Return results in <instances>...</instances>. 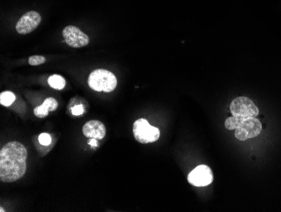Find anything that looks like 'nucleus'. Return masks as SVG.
Wrapping results in <instances>:
<instances>
[{
	"label": "nucleus",
	"mask_w": 281,
	"mask_h": 212,
	"mask_svg": "<svg viewBox=\"0 0 281 212\" xmlns=\"http://www.w3.org/2000/svg\"><path fill=\"white\" fill-rule=\"evenodd\" d=\"M27 150L22 144L12 141L0 152V180L12 183L22 178L26 172Z\"/></svg>",
	"instance_id": "f257e3e1"
},
{
	"label": "nucleus",
	"mask_w": 281,
	"mask_h": 212,
	"mask_svg": "<svg viewBox=\"0 0 281 212\" xmlns=\"http://www.w3.org/2000/svg\"><path fill=\"white\" fill-rule=\"evenodd\" d=\"M88 86L96 92H111L116 89L117 79L113 73L106 69H95L88 77Z\"/></svg>",
	"instance_id": "f03ea898"
},
{
	"label": "nucleus",
	"mask_w": 281,
	"mask_h": 212,
	"mask_svg": "<svg viewBox=\"0 0 281 212\" xmlns=\"http://www.w3.org/2000/svg\"><path fill=\"white\" fill-rule=\"evenodd\" d=\"M132 131L136 141L142 144L154 143L160 137V130L150 125L144 118H140L133 123Z\"/></svg>",
	"instance_id": "7ed1b4c3"
},
{
	"label": "nucleus",
	"mask_w": 281,
	"mask_h": 212,
	"mask_svg": "<svg viewBox=\"0 0 281 212\" xmlns=\"http://www.w3.org/2000/svg\"><path fill=\"white\" fill-rule=\"evenodd\" d=\"M230 111L233 116L242 118H256L259 115V108L253 101L247 97H239L232 102Z\"/></svg>",
	"instance_id": "20e7f679"
},
{
	"label": "nucleus",
	"mask_w": 281,
	"mask_h": 212,
	"mask_svg": "<svg viewBox=\"0 0 281 212\" xmlns=\"http://www.w3.org/2000/svg\"><path fill=\"white\" fill-rule=\"evenodd\" d=\"M262 124L256 118H246L235 129V137L239 141H247L251 138L257 137L261 133Z\"/></svg>",
	"instance_id": "39448f33"
},
{
	"label": "nucleus",
	"mask_w": 281,
	"mask_h": 212,
	"mask_svg": "<svg viewBox=\"0 0 281 212\" xmlns=\"http://www.w3.org/2000/svg\"><path fill=\"white\" fill-rule=\"evenodd\" d=\"M212 171L206 165L196 166L188 175V181L190 184L196 187H204L210 185L213 182Z\"/></svg>",
	"instance_id": "423d86ee"
},
{
	"label": "nucleus",
	"mask_w": 281,
	"mask_h": 212,
	"mask_svg": "<svg viewBox=\"0 0 281 212\" xmlns=\"http://www.w3.org/2000/svg\"><path fill=\"white\" fill-rule=\"evenodd\" d=\"M63 36L68 46L74 49L87 46L89 43L88 36L76 26H66L65 28L63 29Z\"/></svg>",
	"instance_id": "0eeeda50"
},
{
	"label": "nucleus",
	"mask_w": 281,
	"mask_h": 212,
	"mask_svg": "<svg viewBox=\"0 0 281 212\" xmlns=\"http://www.w3.org/2000/svg\"><path fill=\"white\" fill-rule=\"evenodd\" d=\"M41 17L36 11H29L23 14L16 24V31L19 34L26 35L35 31L40 25Z\"/></svg>",
	"instance_id": "6e6552de"
},
{
	"label": "nucleus",
	"mask_w": 281,
	"mask_h": 212,
	"mask_svg": "<svg viewBox=\"0 0 281 212\" xmlns=\"http://www.w3.org/2000/svg\"><path fill=\"white\" fill-rule=\"evenodd\" d=\"M82 133L86 137L102 140L106 135L105 124L98 120L88 121L82 127Z\"/></svg>",
	"instance_id": "1a4fd4ad"
},
{
	"label": "nucleus",
	"mask_w": 281,
	"mask_h": 212,
	"mask_svg": "<svg viewBox=\"0 0 281 212\" xmlns=\"http://www.w3.org/2000/svg\"><path fill=\"white\" fill-rule=\"evenodd\" d=\"M58 106V103L53 98H46L42 105L38 106L34 109V113L37 117L40 118H44L48 116L49 112L55 111Z\"/></svg>",
	"instance_id": "9d476101"
},
{
	"label": "nucleus",
	"mask_w": 281,
	"mask_h": 212,
	"mask_svg": "<svg viewBox=\"0 0 281 212\" xmlns=\"http://www.w3.org/2000/svg\"><path fill=\"white\" fill-rule=\"evenodd\" d=\"M48 84L53 89L62 90L65 87L66 81L61 75H53L49 77Z\"/></svg>",
	"instance_id": "9b49d317"
},
{
	"label": "nucleus",
	"mask_w": 281,
	"mask_h": 212,
	"mask_svg": "<svg viewBox=\"0 0 281 212\" xmlns=\"http://www.w3.org/2000/svg\"><path fill=\"white\" fill-rule=\"evenodd\" d=\"M246 118L239 117V116H232L227 118V120L225 121V127L228 130H234L239 126V124L242 122V120Z\"/></svg>",
	"instance_id": "f8f14e48"
},
{
	"label": "nucleus",
	"mask_w": 281,
	"mask_h": 212,
	"mask_svg": "<svg viewBox=\"0 0 281 212\" xmlns=\"http://www.w3.org/2000/svg\"><path fill=\"white\" fill-rule=\"evenodd\" d=\"M15 100V96L11 92H3L0 94V104L2 106H9Z\"/></svg>",
	"instance_id": "ddd939ff"
},
{
	"label": "nucleus",
	"mask_w": 281,
	"mask_h": 212,
	"mask_svg": "<svg viewBox=\"0 0 281 212\" xmlns=\"http://www.w3.org/2000/svg\"><path fill=\"white\" fill-rule=\"evenodd\" d=\"M29 63L32 66H37L45 63V57L40 55H34L32 57H29Z\"/></svg>",
	"instance_id": "4468645a"
},
{
	"label": "nucleus",
	"mask_w": 281,
	"mask_h": 212,
	"mask_svg": "<svg viewBox=\"0 0 281 212\" xmlns=\"http://www.w3.org/2000/svg\"><path fill=\"white\" fill-rule=\"evenodd\" d=\"M38 141H39V143H40V145H42V146H50L51 143V135H49V134H46V133L40 134V135H39V138H38Z\"/></svg>",
	"instance_id": "2eb2a0df"
},
{
	"label": "nucleus",
	"mask_w": 281,
	"mask_h": 212,
	"mask_svg": "<svg viewBox=\"0 0 281 212\" xmlns=\"http://www.w3.org/2000/svg\"><path fill=\"white\" fill-rule=\"evenodd\" d=\"M83 112H84V109H83L82 105H77V106H74L72 108V113L74 115H76V116L82 115Z\"/></svg>",
	"instance_id": "dca6fc26"
},
{
	"label": "nucleus",
	"mask_w": 281,
	"mask_h": 212,
	"mask_svg": "<svg viewBox=\"0 0 281 212\" xmlns=\"http://www.w3.org/2000/svg\"><path fill=\"white\" fill-rule=\"evenodd\" d=\"M96 139H91L90 141H88V144L91 146H97Z\"/></svg>",
	"instance_id": "f3484780"
},
{
	"label": "nucleus",
	"mask_w": 281,
	"mask_h": 212,
	"mask_svg": "<svg viewBox=\"0 0 281 212\" xmlns=\"http://www.w3.org/2000/svg\"><path fill=\"white\" fill-rule=\"evenodd\" d=\"M0 212H4V211H3V208H1V209H0Z\"/></svg>",
	"instance_id": "a211bd4d"
}]
</instances>
